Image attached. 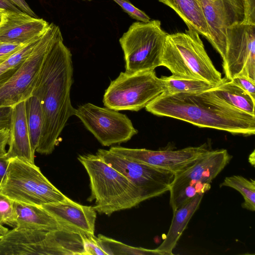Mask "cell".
I'll return each instance as SVG.
<instances>
[{"label":"cell","mask_w":255,"mask_h":255,"mask_svg":"<svg viewBox=\"0 0 255 255\" xmlns=\"http://www.w3.org/2000/svg\"><path fill=\"white\" fill-rule=\"evenodd\" d=\"M0 192L13 201L42 206L67 198L42 174L34 163L14 158L9 159Z\"/></svg>","instance_id":"obj_5"},{"label":"cell","mask_w":255,"mask_h":255,"mask_svg":"<svg viewBox=\"0 0 255 255\" xmlns=\"http://www.w3.org/2000/svg\"><path fill=\"white\" fill-rule=\"evenodd\" d=\"M13 5L18 8L21 11L25 12L28 15L38 17L33 10L30 8L28 4L26 2L25 0H8Z\"/></svg>","instance_id":"obj_36"},{"label":"cell","mask_w":255,"mask_h":255,"mask_svg":"<svg viewBox=\"0 0 255 255\" xmlns=\"http://www.w3.org/2000/svg\"><path fill=\"white\" fill-rule=\"evenodd\" d=\"M232 158L225 149L210 150L185 170L175 174L169 203L173 212L196 195L204 194Z\"/></svg>","instance_id":"obj_8"},{"label":"cell","mask_w":255,"mask_h":255,"mask_svg":"<svg viewBox=\"0 0 255 255\" xmlns=\"http://www.w3.org/2000/svg\"><path fill=\"white\" fill-rule=\"evenodd\" d=\"M61 227L81 235L94 236L97 212L93 207L85 206L67 197L58 202L44 204Z\"/></svg>","instance_id":"obj_16"},{"label":"cell","mask_w":255,"mask_h":255,"mask_svg":"<svg viewBox=\"0 0 255 255\" xmlns=\"http://www.w3.org/2000/svg\"><path fill=\"white\" fill-rule=\"evenodd\" d=\"M161 65L176 77L202 80L215 86L224 80L207 54L199 34L193 29L168 34Z\"/></svg>","instance_id":"obj_4"},{"label":"cell","mask_w":255,"mask_h":255,"mask_svg":"<svg viewBox=\"0 0 255 255\" xmlns=\"http://www.w3.org/2000/svg\"><path fill=\"white\" fill-rule=\"evenodd\" d=\"M245 24L255 25V0H243Z\"/></svg>","instance_id":"obj_32"},{"label":"cell","mask_w":255,"mask_h":255,"mask_svg":"<svg viewBox=\"0 0 255 255\" xmlns=\"http://www.w3.org/2000/svg\"><path fill=\"white\" fill-rule=\"evenodd\" d=\"M74 115L103 146L126 142L138 132L127 115L107 107L88 103L75 109Z\"/></svg>","instance_id":"obj_10"},{"label":"cell","mask_w":255,"mask_h":255,"mask_svg":"<svg viewBox=\"0 0 255 255\" xmlns=\"http://www.w3.org/2000/svg\"><path fill=\"white\" fill-rule=\"evenodd\" d=\"M255 150L253 151L252 153L250 155L249 157V161L250 164L254 167H255Z\"/></svg>","instance_id":"obj_39"},{"label":"cell","mask_w":255,"mask_h":255,"mask_svg":"<svg viewBox=\"0 0 255 255\" xmlns=\"http://www.w3.org/2000/svg\"><path fill=\"white\" fill-rule=\"evenodd\" d=\"M231 81L255 99V82L244 76L234 78Z\"/></svg>","instance_id":"obj_33"},{"label":"cell","mask_w":255,"mask_h":255,"mask_svg":"<svg viewBox=\"0 0 255 255\" xmlns=\"http://www.w3.org/2000/svg\"><path fill=\"white\" fill-rule=\"evenodd\" d=\"M8 231L3 225L0 224V239Z\"/></svg>","instance_id":"obj_40"},{"label":"cell","mask_w":255,"mask_h":255,"mask_svg":"<svg viewBox=\"0 0 255 255\" xmlns=\"http://www.w3.org/2000/svg\"><path fill=\"white\" fill-rule=\"evenodd\" d=\"M0 9L6 11H22L8 0H0Z\"/></svg>","instance_id":"obj_37"},{"label":"cell","mask_w":255,"mask_h":255,"mask_svg":"<svg viewBox=\"0 0 255 255\" xmlns=\"http://www.w3.org/2000/svg\"><path fill=\"white\" fill-rule=\"evenodd\" d=\"M96 240L107 255H164L156 249H147L130 246L101 234Z\"/></svg>","instance_id":"obj_25"},{"label":"cell","mask_w":255,"mask_h":255,"mask_svg":"<svg viewBox=\"0 0 255 255\" xmlns=\"http://www.w3.org/2000/svg\"><path fill=\"white\" fill-rule=\"evenodd\" d=\"M200 0L209 33L208 41L223 60L227 29L244 20L243 0Z\"/></svg>","instance_id":"obj_15"},{"label":"cell","mask_w":255,"mask_h":255,"mask_svg":"<svg viewBox=\"0 0 255 255\" xmlns=\"http://www.w3.org/2000/svg\"><path fill=\"white\" fill-rule=\"evenodd\" d=\"M61 33L58 25L50 23L30 55L9 79L0 85V108L11 107L32 96L45 57Z\"/></svg>","instance_id":"obj_9"},{"label":"cell","mask_w":255,"mask_h":255,"mask_svg":"<svg viewBox=\"0 0 255 255\" xmlns=\"http://www.w3.org/2000/svg\"><path fill=\"white\" fill-rule=\"evenodd\" d=\"M8 149L4 155L9 159L17 158L34 163L33 149L26 120L25 100L11 107Z\"/></svg>","instance_id":"obj_18"},{"label":"cell","mask_w":255,"mask_h":255,"mask_svg":"<svg viewBox=\"0 0 255 255\" xmlns=\"http://www.w3.org/2000/svg\"><path fill=\"white\" fill-rule=\"evenodd\" d=\"M73 83L72 54L61 33L45 57L32 93L39 100L43 113L42 131L35 152L51 154L68 119L74 115L70 98Z\"/></svg>","instance_id":"obj_1"},{"label":"cell","mask_w":255,"mask_h":255,"mask_svg":"<svg viewBox=\"0 0 255 255\" xmlns=\"http://www.w3.org/2000/svg\"><path fill=\"white\" fill-rule=\"evenodd\" d=\"M96 154L127 177L138 189L141 201L169 191L175 173L132 161L111 151L99 149Z\"/></svg>","instance_id":"obj_11"},{"label":"cell","mask_w":255,"mask_h":255,"mask_svg":"<svg viewBox=\"0 0 255 255\" xmlns=\"http://www.w3.org/2000/svg\"><path fill=\"white\" fill-rule=\"evenodd\" d=\"M9 136V128L0 130V157L4 155L6 152V146L8 144Z\"/></svg>","instance_id":"obj_35"},{"label":"cell","mask_w":255,"mask_h":255,"mask_svg":"<svg viewBox=\"0 0 255 255\" xmlns=\"http://www.w3.org/2000/svg\"><path fill=\"white\" fill-rule=\"evenodd\" d=\"M164 91L154 70L122 72L106 90L103 102L106 107L115 111H138Z\"/></svg>","instance_id":"obj_7"},{"label":"cell","mask_w":255,"mask_h":255,"mask_svg":"<svg viewBox=\"0 0 255 255\" xmlns=\"http://www.w3.org/2000/svg\"><path fill=\"white\" fill-rule=\"evenodd\" d=\"M226 40L225 78L244 76L255 82V25L241 22L230 26Z\"/></svg>","instance_id":"obj_12"},{"label":"cell","mask_w":255,"mask_h":255,"mask_svg":"<svg viewBox=\"0 0 255 255\" xmlns=\"http://www.w3.org/2000/svg\"><path fill=\"white\" fill-rule=\"evenodd\" d=\"M168 33L159 20L136 21L120 38L126 71L130 73L154 70L161 66V58Z\"/></svg>","instance_id":"obj_6"},{"label":"cell","mask_w":255,"mask_h":255,"mask_svg":"<svg viewBox=\"0 0 255 255\" xmlns=\"http://www.w3.org/2000/svg\"><path fill=\"white\" fill-rule=\"evenodd\" d=\"M49 24L22 11H5L0 23V41L24 44L41 37Z\"/></svg>","instance_id":"obj_17"},{"label":"cell","mask_w":255,"mask_h":255,"mask_svg":"<svg viewBox=\"0 0 255 255\" xmlns=\"http://www.w3.org/2000/svg\"><path fill=\"white\" fill-rule=\"evenodd\" d=\"M78 160L86 169L96 212L110 216L113 213L134 207L142 202L136 187L124 174L98 155H80Z\"/></svg>","instance_id":"obj_3"},{"label":"cell","mask_w":255,"mask_h":255,"mask_svg":"<svg viewBox=\"0 0 255 255\" xmlns=\"http://www.w3.org/2000/svg\"><path fill=\"white\" fill-rule=\"evenodd\" d=\"M109 150L126 158L171 171L175 174L189 167L209 149L206 144L178 150H152L119 146Z\"/></svg>","instance_id":"obj_14"},{"label":"cell","mask_w":255,"mask_h":255,"mask_svg":"<svg viewBox=\"0 0 255 255\" xmlns=\"http://www.w3.org/2000/svg\"><path fill=\"white\" fill-rule=\"evenodd\" d=\"M119 5L125 12L138 21L148 22L150 18L144 11L133 5L129 0H113Z\"/></svg>","instance_id":"obj_29"},{"label":"cell","mask_w":255,"mask_h":255,"mask_svg":"<svg viewBox=\"0 0 255 255\" xmlns=\"http://www.w3.org/2000/svg\"><path fill=\"white\" fill-rule=\"evenodd\" d=\"M161 80L165 88L163 93L167 94L199 93L209 90L216 86L202 80L170 76H162Z\"/></svg>","instance_id":"obj_23"},{"label":"cell","mask_w":255,"mask_h":255,"mask_svg":"<svg viewBox=\"0 0 255 255\" xmlns=\"http://www.w3.org/2000/svg\"><path fill=\"white\" fill-rule=\"evenodd\" d=\"M211 89L199 93H163L145 108L154 115L178 119L199 127L235 134H255V116L228 104Z\"/></svg>","instance_id":"obj_2"},{"label":"cell","mask_w":255,"mask_h":255,"mask_svg":"<svg viewBox=\"0 0 255 255\" xmlns=\"http://www.w3.org/2000/svg\"><path fill=\"white\" fill-rule=\"evenodd\" d=\"M8 163L9 159L4 155L0 157V185L6 172Z\"/></svg>","instance_id":"obj_38"},{"label":"cell","mask_w":255,"mask_h":255,"mask_svg":"<svg viewBox=\"0 0 255 255\" xmlns=\"http://www.w3.org/2000/svg\"><path fill=\"white\" fill-rule=\"evenodd\" d=\"M158 0L172 9L188 28L193 29L208 40L209 33L200 0Z\"/></svg>","instance_id":"obj_21"},{"label":"cell","mask_w":255,"mask_h":255,"mask_svg":"<svg viewBox=\"0 0 255 255\" xmlns=\"http://www.w3.org/2000/svg\"><path fill=\"white\" fill-rule=\"evenodd\" d=\"M204 194H197L173 212L168 232L162 243L156 248L164 255H173L172 251L184 231L198 209Z\"/></svg>","instance_id":"obj_20"},{"label":"cell","mask_w":255,"mask_h":255,"mask_svg":"<svg viewBox=\"0 0 255 255\" xmlns=\"http://www.w3.org/2000/svg\"><path fill=\"white\" fill-rule=\"evenodd\" d=\"M25 44L11 43L0 41V64L11 57Z\"/></svg>","instance_id":"obj_31"},{"label":"cell","mask_w":255,"mask_h":255,"mask_svg":"<svg viewBox=\"0 0 255 255\" xmlns=\"http://www.w3.org/2000/svg\"><path fill=\"white\" fill-rule=\"evenodd\" d=\"M41 37L26 43L11 57L0 64V85L6 82L14 74L20 65L31 53Z\"/></svg>","instance_id":"obj_27"},{"label":"cell","mask_w":255,"mask_h":255,"mask_svg":"<svg viewBox=\"0 0 255 255\" xmlns=\"http://www.w3.org/2000/svg\"><path fill=\"white\" fill-rule=\"evenodd\" d=\"M25 109L31 146L35 152L43 125V113L38 98L35 96L32 95L27 99L25 100Z\"/></svg>","instance_id":"obj_24"},{"label":"cell","mask_w":255,"mask_h":255,"mask_svg":"<svg viewBox=\"0 0 255 255\" xmlns=\"http://www.w3.org/2000/svg\"><path fill=\"white\" fill-rule=\"evenodd\" d=\"M81 236L86 255H107L98 244L95 236Z\"/></svg>","instance_id":"obj_30"},{"label":"cell","mask_w":255,"mask_h":255,"mask_svg":"<svg viewBox=\"0 0 255 255\" xmlns=\"http://www.w3.org/2000/svg\"><path fill=\"white\" fill-rule=\"evenodd\" d=\"M0 224L16 227L13 201L0 192Z\"/></svg>","instance_id":"obj_28"},{"label":"cell","mask_w":255,"mask_h":255,"mask_svg":"<svg viewBox=\"0 0 255 255\" xmlns=\"http://www.w3.org/2000/svg\"><path fill=\"white\" fill-rule=\"evenodd\" d=\"M211 90L221 99L241 111L255 114V99L230 80L223 81Z\"/></svg>","instance_id":"obj_22"},{"label":"cell","mask_w":255,"mask_h":255,"mask_svg":"<svg viewBox=\"0 0 255 255\" xmlns=\"http://www.w3.org/2000/svg\"><path fill=\"white\" fill-rule=\"evenodd\" d=\"M5 11H6V10L0 9V23H1V22L2 21L3 16Z\"/></svg>","instance_id":"obj_41"},{"label":"cell","mask_w":255,"mask_h":255,"mask_svg":"<svg viewBox=\"0 0 255 255\" xmlns=\"http://www.w3.org/2000/svg\"><path fill=\"white\" fill-rule=\"evenodd\" d=\"M220 187H231L239 192L244 199L242 204L243 208L255 211V181L253 179H248L241 175H233L227 177Z\"/></svg>","instance_id":"obj_26"},{"label":"cell","mask_w":255,"mask_h":255,"mask_svg":"<svg viewBox=\"0 0 255 255\" xmlns=\"http://www.w3.org/2000/svg\"><path fill=\"white\" fill-rule=\"evenodd\" d=\"M83 0L91 1L92 0Z\"/></svg>","instance_id":"obj_42"},{"label":"cell","mask_w":255,"mask_h":255,"mask_svg":"<svg viewBox=\"0 0 255 255\" xmlns=\"http://www.w3.org/2000/svg\"><path fill=\"white\" fill-rule=\"evenodd\" d=\"M11 112L10 107L0 108V130L9 128Z\"/></svg>","instance_id":"obj_34"},{"label":"cell","mask_w":255,"mask_h":255,"mask_svg":"<svg viewBox=\"0 0 255 255\" xmlns=\"http://www.w3.org/2000/svg\"><path fill=\"white\" fill-rule=\"evenodd\" d=\"M16 228L49 232L61 227L54 217L41 206L13 201Z\"/></svg>","instance_id":"obj_19"},{"label":"cell","mask_w":255,"mask_h":255,"mask_svg":"<svg viewBox=\"0 0 255 255\" xmlns=\"http://www.w3.org/2000/svg\"><path fill=\"white\" fill-rule=\"evenodd\" d=\"M65 240L59 230L46 232L13 228L0 239V255H62Z\"/></svg>","instance_id":"obj_13"}]
</instances>
